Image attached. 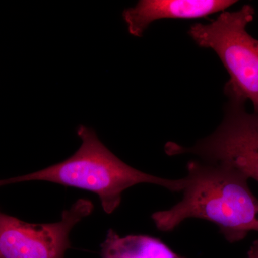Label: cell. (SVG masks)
Listing matches in <instances>:
<instances>
[{"instance_id": "obj_2", "label": "cell", "mask_w": 258, "mask_h": 258, "mask_svg": "<svg viewBox=\"0 0 258 258\" xmlns=\"http://www.w3.org/2000/svg\"><path fill=\"white\" fill-rule=\"evenodd\" d=\"M77 134L82 144L69 159L26 175L0 180V186L24 181H43L88 190L98 195L107 214L113 213L120 206L122 194L134 185L155 184L174 192L184 189V178L164 179L125 164L102 143L93 129L80 125Z\"/></svg>"}, {"instance_id": "obj_1", "label": "cell", "mask_w": 258, "mask_h": 258, "mask_svg": "<svg viewBox=\"0 0 258 258\" xmlns=\"http://www.w3.org/2000/svg\"><path fill=\"white\" fill-rule=\"evenodd\" d=\"M186 169L182 200L152 215L158 230L171 232L187 219L198 218L215 224L231 243L258 232V199L245 174L228 164L205 161H190Z\"/></svg>"}, {"instance_id": "obj_6", "label": "cell", "mask_w": 258, "mask_h": 258, "mask_svg": "<svg viewBox=\"0 0 258 258\" xmlns=\"http://www.w3.org/2000/svg\"><path fill=\"white\" fill-rule=\"evenodd\" d=\"M235 3L232 0H141L134 8L125 10L123 18L129 33L142 37L157 20L205 18L225 11Z\"/></svg>"}, {"instance_id": "obj_8", "label": "cell", "mask_w": 258, "mask_h": 258, "mask_svg": "<svg viewBox=\"0 0 258 258\" xmlns=\"http://www.w3.org/2000/svg\"><path fill=\"white\" fill-rule=\"evenodd\" d=\"M247 258H258V240L254 241L249 247Z\"/></svg>"}, {"instance_id": "obj_3", "label": "cell", "mask_w": 258, "mask_h": 258, "mask_svg": "<svg viewBox=\"0 0 258 258\" xmlns=\"http://www.w3.org/2000/svg\"><path fill=\"white\" fill-rule=\"evenodd\" d=\"M254 15V8L245 5L238 11L224 12L208 25H191L189 34L199 46L220 57L230 75L225 88L230 101L249 100L258 114V40L246 30Z\"/></svg>"}, {"instance_id": "obj_4", "label": "cell", "mask_w": 258, "mask_h": 258, "mask_svg": "<svg viewBox=\"0 0 258 258\" xmlns=\"http://www.w3.org/2000/svg\"><path fill=\"white\" fill-rule=\"evenodd\" d=\"M169 156L190 154L203 161L228 164L258 182V114L248 113L244 103L230 101L222 124L191 147L168 142Z\"/></svg>"}, {"instance_id": "obj_5", "label": "cell", "mask_w": 258, "mask_h": 258, "mask_svg": "<svg viewBox=\"0 0 258 258\" xmlns=\"http://www.w3.org/2000/svg\"><path fill=\"white\" fill-rule=\"evenodd\" d=\"M93 208L90 200L80 199L60 221L49 224L28 223L0 211V258H64L71 230Z\"/></svg>"}, {"instance_id": "obj_7", "label": "cell", "mask_w": 258, "mask_h": 258, "mask_svg": "<svg viewBox=\"0 0 258 258\" xmlns=\"http://www.w3.org/2000/svg\"><path fill=\"white\" fill-rule=\"evenodd\" d=\"M101 258H185L159 239L147 235L120 237L110 229L101 244Z\"/></svg>"}]
</instances>
